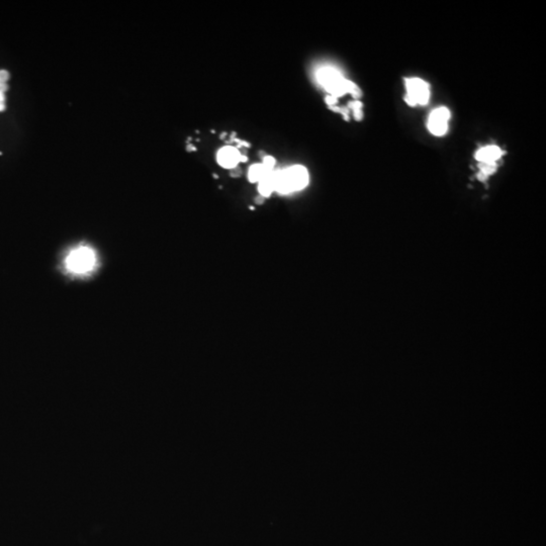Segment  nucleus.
I'll return each mask as SVG.
<instances>
[{"label": "nucleus", "instance_id": "1", "mask_svg": "<svg viewBox=\"0 0 546 546\" xmlns=\"http://www.w3.org/2000/svg\"><path fill=\"white\" fill-rule=\"evenodd\" d=\"M67 272L75 276H87L92 274L98 266V257L93 248L80 245L71 249L64 259Z\"/></svg>", "mask_w": 546, "mask_h": 546}, {"label": "nucleus", "instance_id": "2", "mask_svg": "<svg viewBox=\"0 0 546 546\" xmlns=\"http://www.w3.org/2000/svg\"><path fill=\"white\" fill-rule=\"evenodd\" d=\"M318 80L330 93V96L336 98L344 96L347 92H350L355 97L361 96L358 87L351 81L346 80L342 74L334 68L326 67L320 70L318 72Z\"/></svg>", "mask_w": 546, "mask_h": 546}, {"label": "nucleus", "instance_id": "3", "mask_svg": "<svg viewBox=\"0 0 546 546\" xmlns=\"http://www.w3.org/2000/svg\"><path fill=\"white\" fill-rule=\"evenodd\" d=\"M407 96L406 101L410 105L426 104L430 97L429 85L420 78H410L406 80Z\"/></svg>", "mask_w": 546, "mask_h": 546}, {"label": "nucleus", "instance_id": "4", "mask_svg": "<svg viewBox=\"0 0 546 546\" xmlns=\"http://www.w3.org/2000/svg\"><path fill=\"white\" fill-rule=\"evenodd\" d=\"M449 110L446 107H439L433 110L429 117L428 128L433 135L442 136L447 131Z\"/></svg>", "mask_w": 546, "mask_h": 546}, {"label": "nucleus", "instance_id": "5", "mask_svg": "<svg viewBox=\"0 0 546 546\" xmlns=\"http://www.w3.org/2000/svg\"><path fill=\"white\" fill-rule=\"evenodd\" d=\"M288 176L292 192L302 191L309 183V173L307 168L302 165H294L287 169Z\"/></svg>", "mask_w": 546, "mask_h": 546}, {"label": "nucleus", "instance_id": "6", "mask_svg": "<svg viewBox=\"0 0 546 546\" xmlns=\"http://www.w3.org/2000/svg\"><path fill=\"white\" fill-rule=\"evenodd\" d=\"M239 158H240L239 150L233 146H225L218 153L219 164L222 167L227 169H232L238 166Z\"/></svg>", "mask_w": 546, "mask_h": 546}, {"label": "nucleus", "instance_id": "7", "mask_svg": "<svg viewBox=\"0 0 546 546\" xmlns=\"http://www.w3.org/2000/svg\"><path fill=\"white\" fill-rule=\"evenodd\" d=\"M503 155L502 150L497 146H486L482 148L476 154V159L482 164H496V161Z\"/></svg>", "mask_w": 546, "mask_h": 546}, {"label": "nucleus", "instance_id": "8", "mask_svg": "<svg viewBox=\"0 0 546 546\" xmlns=\"http://www.w3.org/2000/svg\"><path fill=\"white\" fill-rule=\"evenodd\" d=\"M274 170L268 169L263 164H254L250 167L249 171H248V179L252 183L259 182L261 179H263L265 176H267L268 174H270Z\"/></svg>", "mask_w": 546, "mask_h": 546}, {"label": "nucleus", "instance_id": "9", "mask_svg": "<svg viewBox=\"0 0 546 546\" xmlns=\"http://www.w3.org/2000/svg\"><path fill=\"white\" fill-rule=\"evenodd\" d=\"M273 174H274V171L259 181L258 191H259V193H260L261 196L268 197L274 192Z\"/></svg>", "mask_w": 546, "mask_h": 546}, {"label": "nucleus", "instance_id": "10", "mask_svg": "<svg viewBox=\"0 0 546 546\" xmlns=\"http://www.w3.org/2000/svg\"><path fill=\"white\" fill-rule=\"evenodd\" d=\"M480 167H481V170H482L481 174L483 176L482 177V179H483L484 177H486L489 174H492L496 170L497 165L496 164H482V163H481Z\"/></svg>", "mask_w": 546, "mask_h": 546}, {"label": "nucleus", "instance_id": "11", "mask_svg": "<svg viewBox=\"0 0 546 546\" xmlns=\"http://www.w3.org/2000/svg\"><path fill=\"white\" fill-rule=\"evenodd\" d=\"M275 163H276V161H275V159H274L273 157L266 155L264 158H263V163H262V164L264 165L265 167H267L268 169H271V170H273Z\"/></svg>", "mask_w": 546, "mask_h": 546}, {"label": "nucleus", "instance_id": "12", "mask_svg": "<svg viewBox=\"0 0 546 546\" xmlns=\"http://www.w3.org/2000/svg\"><path fill=\"white\" fill-rule=\"evenodd\" d=\"M242 175V169L239 166H236L230 169V176L231 177H240Z\"/></svg>", "mask_w": 546, "mask_h": 546}, {"label": "nucleus", "instance_id": "13", "mask_svg": "<svg viewBox=\"0 0 546 546\" xmlns=\"http://www.w3.org/2000/svg\"><path fill=\"white\" fill-rule=\"evenodd\" d=\"M9 78V73L5 70L0 71V83H6Z\"/></svg>", "mask_w": 546, "mask_h": 546}, {"label": "nucleus", "instance_id": "14", "mask_svg": "<svg viewBox=\"0 0 546 546\" xmlns=\"http://www.w3.org/2000/svg\"><path fill=\"white\" fill-rule=\"evenodd\" d=\"M326 102H327L330 106H333L335 103H337V98L334 97V96H329L326 97Z\"/></svg>", "mask_w": 546, "mask_h": 546}, {"label": "nucleus", "instance_id": "15", "mask_svg": "<svg viewBox=\"0 0 546 546\" xmlns=\"http://www.w3.org/2000/svg\"><path fill=\"white\" fill-rule=\"evenodd\" d=\"M264 200H265V197H263V196H261V195H260V196H257V197L255 198V202H256L257 204H262L263 202H264Z\"/></svg>", "mask_w": 546, "mask_h": 546}, {"label": "nucleus", "instance_id": "16", "mask_svg": "<svg viewBox=\"0 0 546 546\" xmlns=\"http://www.w3.org/2000/svg\"><path fill=\"white\" fill-rule=\"evenodd\" d=\"M7 89H8V86L6 83H0V92L4 93Z\"/></svg>", "mask_w": 546, "mask_h": 546}, {"label": "nucleus", "instance_id": "17", "mask_svg": "<svg viewBox=\"0 0 546 546\" xmlns=\"http://www.w3.org/2000/svg\"><path fill=\"white\" fill-rule=\"evenodd\" d=\"M186 149H187V151H188V152H193V151L194 152V151H196V148H195L194 146H193L192 144H188Z\"/></svg>", "mask_w": 546, "mask_h": 546}, {"label": "nucleus", "instance_id": "18", "mask_svg": "<svg viewBox=\"0 0 546 546\" xmlns=\"http://www.w3.org/2000/svg\"><path fill=\"white\" fill-rule=\"evenodd\" d=\"M247 161H248V157H247V156H242V155H240V158H239V162H242V163H246Z\"/></svg>", "mask_w": 546, "mask_h": 546}, {"label": "nucleus", "instance_id": "19", "mask_svg": "<svg viewBox=\"0 0 546 546\" xmlns=\"http://www.w3.org/2000/svg\"><path fill=\"white\" fill-rule=\"evenodd\" d=\"M4 99H5V96H4V93H2V92H0V103H3V101H4Z\"/></svg>", "mask_w": 546, "mask_h": 546}, {"label": "nucleus", "instance_id": "20", "mask_svg": "<svg viewBox=\"0 0 546 546\" xmlns=\"http://www.w3.org/2000/svg\"><path fill=\"white\" fill-rule=\"evenodd\" d=\"M225 137H227V133H225V131H224V133H222V135L220 136V139H221V140H224Z\"/></svg>", "mask_w": 546, "mask_h": 546}, {"label": "nucleus", "instance_id": "21", "mask_svg": "<svg viewBox=\"0 0 546 546\" xmlns=\"http://www.w3.org/2000/svg\"><path fill=\"white\" fill-rule=\"evenodd\" d=\"M259 156H260V157H261V158L263 159V158H264V157L266 156V153H265V152H262V151H260V152H259Z\"/></svg>", "mask_w": 546, "mask_h": 546}, {"label": "nucleus", "instance_id": "22", "mask_svg": "<svg viewBox=\"0 0 546 546\" xmlns=\"http://www.w3.org/2000/svg\"><path fill=\"white\" fill-rule=\"evenodd\" d=\"M5 109V105L4 102L3 103H0V111H3Z\"/></svg>", "mask_w": 546, "mask_h": 546}]
</instances>
